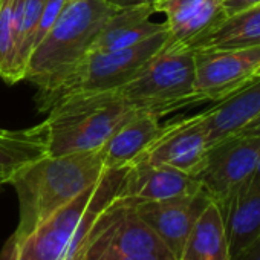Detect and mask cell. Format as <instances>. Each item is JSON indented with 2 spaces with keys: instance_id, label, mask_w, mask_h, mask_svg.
<instances>
[{
  "instance_id": "cell-7",
  "label": "cell",
  "mask_w": 260,
  "mask_h": 260,
  "mask_svg": "<svg viewBox=\"0 0 260 260\" xmlns=\"http://www.w3.org/2000/svg\"><path fill=\"white\" fill-rule=\"evenodd\" d=\"M137 110L121 103H107L46 116L48 155L60 156L100 150L115 130Z\"/></svg>"
},
{
  "instance_id": "cell-21",
  "label": "cell",
  "mask_w": 260,
  "mask_h": 260,
  "mask_svg": "<svg viewBox=\"0 0 260 260\" xmlns=\"http://www.w3.org/2000/svg\"><path fill=\"white\" fill-rule=\"evenodd\" d=\"M13 0H0V78L14 84L16 40L11 19Z\"/></svg>"
},
{
  "instance_id": "cell-28",
  "label": "cell",
  "mask_w": 260,
  "mask_h": 260,
  "mask_svg": "<svg viewBox=\"0 0 260 260\" xmlns=\"http://www.w3.org/2000/svg\"><path fill=\"white\" fill-rule=\"evenodd\" d=\"M255 77H260V68L257 69V72H255Z\"/></svg>"
},
{
  "instance_id": "cell-18",
  "label": "cell",
  "mask_w": 260,
  "mask_h": 260,
  "mask_svg": "<svg viewBox=\"0 0 260 260\" xmlns=\"http://www.w3.org/2000/svg\"><path fill=\"white\" fill-rule=\"evenodd\" d=\"M48 156V125L0 132V185L10 184L25 167Z\"/></svg>"
},
{
  "instance_id": "cell-22",
  "label": "cell",
  "mask_w": 260,
  "mask_h": 260,
  "mask_svg": "<svg viewBox=\"0 0 260 260\" xmlns=\"http://www.w3.org/2000/svg\"><path fill=\"white\" fill-rule=\"evenodd\" d=\"M98 260H176L169 251H155V252H141V254H128L116 257H104Z\"/></svg>"
},
{
  "instance_id": "cell-15",
  "label": "cell",
  "mask_w": 260,
  "mask_h": 260,
  "mask_svg": "<svg viewBox=\"0 0 260 260\" xmlns=\"http://www.w3.org/2000/svg\"><path fill=\"white\" fill-rule=\"evenodd\" d=\"M150 5L118 8L106 22L89 51H115L135 46L167 29L166 22H155Z\"/></svg>"
},
{
  "instance_id": "cell-3",
  "label": "cell",
  "mask_w": 260,
  "mask_h": 260,
  "mask_svg": "<svg viewBox=\"0 0 260 260\" xmlns=\"http://www.w3.org/2000/svg\"><path fill=\"white\" fill-rule=\"evenodd\" d=\"M127 170L106 169L95 184L52 213L25 239L5 243L0 260H71L98 216L121 196Z\"/></svg>"
},
{
  "instance_id": "cell-10",
  "label": "cell",
  "mask_w": 260,
  "mask_h": 260,
  "mask_svg": "<svg viewBox=\"0 0 260 260\" xmlns=\"http://www.w3.org/2000/svg\"><path fill=\"white\" fill-rule=\"evenodd\" d=\"M208 149L202 116L198 113L162 125L161 134L137 162L164 164L198 178L204 169Z\"/></svg>"
},
{
  "instance_id": "cell-24",
  "label": "cell",
  "mask_w": 260,
  "mask_h": 260,
  "mask_svg": "<svg viewBox=\"0 0 260 260\" xmlns=\"http://www.w3.org/2000/svg\"><path fill=\"white\" fill-rule=\"evenodd\" d=\"M231 260H260V237L249 248H246L243 252Z\"/></svg>"
},
{
  "instance_id": "cell-5",
  "label": "cell",
  "mask_w": 260,
  "mask_h": 260,
  "mask_svg": "<svg viewBox=\"0 0 260 260\" xmlns=\"http://www.w3.org/2000/svg\"><path fill=\"white\" fill-rule=\"evenodd\" d=\"M115 11L109 0H69L52 29L32 51L25 80L39 87L77 63Z\"/></svg>"
},
{
  "instance_id": "cell-30",
  "label": "cell",
  "mask_w": 260,
  "mask_h": 260,
  "mask_svg": "<svg viewBox=\"0 0 260 260\" xmlns=\"http://www.w3.org/2000/svg\"><path fill=\"white\" fill-rule=\"evenodd\" d=\"M2 130H4V128H2V127H0V132H2Z\"/></svg>"
},
{
  "instance_id": "cell-19",
  "label": "cell",
  "mask_w": 260,
  "mask_h": 260,
  "mask_svg": "<svg viewBox=\"0 0 260 260\" xmlns=\"http://www.w3.org/2000/svg\"><path fill=\"white\" fill-rule=\"evenodd\" d=\"M260 46V5L226 16L188 46L196 51H233Z\"/></svg>"
},
{
  "instance_id": "cell-27",
  "label": "cell",
  "mask_w": 260,
  "mask_h": 260,
  "mask_svg": "<svg viewBox=\"0 0 260 260\" xmlns=\"http://www.w3.org/2000/svg\"><path fill=\"white\" fill-rule=\"evenodd\" d=\"M248 184H251L254 187H260V161H258L257 169H255V172H254V175H252V178H251V181Z\"/></svg>"
},
{
  "instance_id": "cell-29",
  "label": "cell",
  "mask_w": 260,
  "mask_h": 260,
  "mask_svg": "<svg viewBox=\"0 0 260 260\" xmlns=\"http://www.w3.org/2000/svg\"><path fill=\"white\" fill-rule=\"evenodd\" d=\"M2 188H4V187H2V185H0V191H2Z\"/></svg>"
},
{
  "instance_id": "cell-16",
  "label": "cell",
  "mask_w": 260,
  "mask_h": 260,
  "mask_svg": "<svg viewBox=\"0 0 260 260\" xmlns=\"http://www.w3.org/2000/svg\"><path fill=\"white\" fill-rule=\"evenodd\" d=\"M260 115V77L201 113L208 146L237 134Z\"/></svg>"
},
{
  "instance_id": "cell-1",
  "label": "cell",
  "mask_w": 260,
  "mask_h": 260,
  "mask_svg": "<svg viewBox=\"0 0 260 260\" xmlns=\"http://www.w3.org/2000/svg\"><path fill=\"white\" fill-rule=\"evenodd\" d=\"M106 172L101 150L45 156L10 182L19 198V223L5 243L31 234L52 213L95 184Z\"/></svg>"
},
{
  "instance_id": "cell-26",
  "label": "cell",
  "mask_w": 260,
  "mask_h": 260,
  "mask_svg": "<svg viewBox=\"0 0 260 260\" xmlns=\"http://www.w3.org/2000/svg\"><path fill=\"white\" fill-rule=\"evenodd\" d=\"M237 134L240 135H252V137H260V115L249 121L245 127H242Z\"/></svg>"
},
{
  "instance_id": "cell-6",
  "label": "cell",
  "mask_w": 260,
  "mask_h": 260,
  "mask_svg": "<svg viewBox=\"0 0 260 260\" xmlns=\"http://www.w3.org/2000/svg\"><path fill=\"white\" fill-rule=\"evenodd\" d=\"M155 251L169 249L135 207L119 196L98 216L71 260H98Z\"/></svg>"
},
{
  "instance_id": "cell-20",
  "label": "cell",
  "mask_w": 260,
  "mask_h": 260,
  "mask_svg": "<svg viewBox=\"0 0 260 260\" xmlns=\"http://www.w3.org/2000/svg\"><path fill=\"white\" fill-rule=\"evenodd\" d=\"M179 260H231L223 217L213 201L196 220Z\"/></svg>"
},
{
  "instance_id": "cell-23",
  "label": "cell",
  "mask_w": 260,
  "mask_h": 260,
  "mask_svg": "<svg viewBox=\"0 0 260 260\" xmlns=\"http://www.w3.org/2000/svg\"><path fill=\"white\" fill-rule=\"evenodd\" d=\"M255 5H260V0H223V10L226 16L236 14Z\"/></svg>"
},
{
  "instance_id": "cell-2",
  "label": "cell",
  "mask_w": 260,
  "mask_h": 260,
  "mask_svg": "<svg viewBox=\"0 0 260 260\" xmlns=\"http://www.w3.org/2000/svg\"><path fill=\"white\" fill-rule=\"evenodd\" d=\"M107 103H121L140 112L155 113L159 118L204 103L194 92V52L185 46L172 45L169 42L137 77L118 89L64 103L51 110L46 116Z\"/></svg>"
},
{
  "instance_id": "cell-13",
  "label": "cell",
  "mask_w": 260,
  "mask_h": 260,
  "mask_svg": "<svg viewBox=\"0 0 260 260\" xmlns=\"http://www.w3.org/2000/svg\"><path fill=\"white\" fill-rule=\"evenodd\" d=\"M153 8L166 16L170 43L185 48L226 17L223 0H161Z\"/></svg>"
},
{
  "instance_id": "cell-9",
  "label": "cell",
  "mask_w": 260,
  "mask_h": 260,
  "mask_svg": "<svg viewBox=\"0 0 260 260\" xmlns=\"http://www.w3.org/2000/svg\"><path fill=\"white\" fill-rule=\"evenodd\" d=\"M258 68L260 46L233 51H196L194 92L204 103H219L257 78Z\"/></svg>"
},
{
  "instance_id": "cell-8",
  "label": "cell",
  "mask_w": 260,
  "mask_h": 260,
  "mask_svg": "<svg viewBox=\"0 0 260 260\" xmlns=\"http://www.w3.org/2000/svg\"><path fill=\"white\" fill-rule=\"evenodd\" d=\"M258 161L260 137L234 134L210 146L198 179L208 198L222 208L251 181Z\"/></svg>"
},
{
  "instance_id": "cell-14",
  "label": "cell",
  "mask_w": 260,
  "mask_h": 260,
  "mask_svg": "<svg viewBox=\"0 0 260 260\" xmlns=\"http://www.w3.org/2000/svg\"><path fill=\"white\" fill-rule=\"evenodd\" d=\"M161 118L137 110L127 118L100 149L106 169L134 166L161 134Z\"/></svg>"
},
{
  "instance_id": "cell-25",
  "label": "cell",
  "mask_w": 260,
  "mask_h": 260,
  "mask_svg": "<svg viewBox=\"0 0 260 260\" xmlns=\"http://www.w3.org/2000/svg\"><path fill=\"white\" fill-rule=\"evenodd\" d=\"M118 8H127V7H138V5H150L155 7L161 0H109Z\"/></svg>"
},
{
  "instance_id": "cell-17",
  "label": "cell",
  "mask_w": 260,
  "mask_h": 260,
  "mask_svg": "<svg viewBox=\"0 0 260 260\" xmlns=\"http://www.w3.org/2000/svg\"><path fill=\"white\" fill-rule=\"evenodd\" d=\"M219 210L223 217L230 257L234 258L260 237V187L246 184Z\"/></svg>"
},
{
  "instance_id": "cell-4",
  "label": "cell",
  "mask_w": 260,
  "mask_h": 260,
  "mask_svg": "<svg viewBox=\"0 0 260 260\" xmlns=\"http://www.w3.org/2000/svg\"><path fill=\"white\" fill-rule=\"evenodd\" d=\"M170 42L169 29L124 49L87 51L77 63L37 87L39 113L77 100L96 96L118 89L137 77Z\"/></svg>"
},
{
  "instance_id": "cell-11",
  "label": "cell",
  "mask_w": 260,
  "mask_h": 260,
  "mask_svg": "<svg viewBox=\"0 0 260 260\" xmlns=\"http://www.w3.org/2000/svg\"><path fill=\"white\" fill-rule=\"evenodd\" d=\"M210 201L208 194L201 190L196 194L169 201L130 204L155 231L173 257L179 260L196 220Z\"/></svg>"
},
{
  "instance_id": "cell-12",
  "label": "cell",
  "mask_w": 260,
  "mask_h": 260,
  "mask_svg": "<svg viewBox=\"0 0 260 260\" xmlns=\"http://www.w3.org/2000/svg\"><path fill=\"white\" fill-rule=\"evenodd\" d=\"M202 190L193 175L164 164L137 162L130 166L124 179L121 196L132 202H159L196 194Z\"/></svg>"
}]
</instances>
